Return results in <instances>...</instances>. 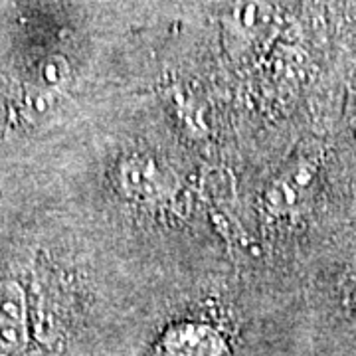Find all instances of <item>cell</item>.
I'll list each match as a JSON object with an SVG mask.
<instances>
[{"label": "cell", "mask_w": 356, "mask_h": 356, "mask_svg": "<svg viewBox=\"0 0 356 356\" xmlns=\"http://www.w3.org/2000/svg\"><path fill=\"white\" fill-rule=\"evenodd\" d=\"M26 343L24 313L20 301L13 297L0 301V346L4 350H18Z\"/></svg>", "instance_id": "cell-3"}, {"label": "cell", "mask_w": 356, "mask_h": 356, "mask_svg": "<svg viewBox=\"0 0 356 356\" xmlns=\"http://www.w3.org/2000/svg\"><path fill=\"white\" fill-rule=\"evenodd\" d=\"M161 346L166 356H226L228 353L226 341L220 332L196 323L170 327Z\"/></svg>", "instance_id": "cell-2"}, {"label": "cell", "mask_w": 356, "mask_h": 356, "mask_svg": "<svg viewBox=\"0 0 356 356\" xmlns=\"http://www.w3.org/2000/svg\"><path fill=\"white\" fill-rule=\"evenodd\" d=\"M119 180L123 191L137 200H159L172 192V175L149 156L127 159L121 165Z\"/></svg>", "instance_id": "cell-1"}]
</instances>
